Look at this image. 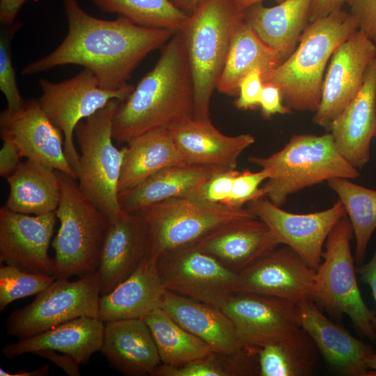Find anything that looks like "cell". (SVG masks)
I'll list each match as a JSON object with an SVG mask.
<instances>
[{"label":"cell","mask_w":376,"mask_h":376,"mask_svg":"<svg viewBox=\"0 0 376 376\" xmlns=\"http://www.w3.org/2000/svg\"><path fill=\"white\" fill-rule=\"evenodd\" d=\"M62 2L68 22L65 37L54 51L24 66L22 75L77 65L91 70L101 88L123 89L130 86L127 81L138 65L175 33L139 25L121 16L111 20L95 17L77 0Z\"/></svg>","instance_id":"1"},{"label":"cell","mask_w":376,"mask_h":376,"mask_svg":"<svg viewBox=\"0 0 376 376\" xmlns=\"http://www.w3.org/2000/svg\"><path fill=\"white\" fill-rule=\"evenodd\" d=\"M194 116V88L181 32L162 47L154 68L120 102L113 125V139L127 143L146 132L169 129Z\"/></svg>","instance_id":"2"},{"label":"cell","mask_w":376,"mask_h":376,"mask_svg":"<svg viewBox=\"0 0 376 376\" xmlns=\"http://www.w3.org/2000/svg\"><path fill=\"white\" fill-rule=\"evenodd\" d=\"M357 30L354 17L342 8L310 22L295 51L263 83L276 85L290 110L315 112L328 62L336 47Z\"/></svg>","instance_id":"3"},{"label":"cell","mask_w":376,"mask_h":376,"mask_svg":"<svg viewBox=\"0 0 376 376\" xmlns=\"http://www.w3.org/2000/svg\"><path fill=\"white\" fill-rule=\"evenodd\" d=\"M248 160L270 172L262 188L265 196L279 207L305 188L334 178L353 180L360 175L340 153L331 132L295 134L270 156L250 157Z\"/></svg>","instance_id":"4"},{"label":"cell","mask_w":376,"mask_h":376,"mask_svg":"<svg viewBox=\"0 0 376 376\" xmlns=\"http://www.w3.org/2000/svg\"><path fill=\"white\" fill-rule=\"evenodd\" d=\"M243 13L231 0H205L181 31L194 88V118H210V103Z\"/></svg>","instance_id":"5"},{"label":"cell","mask_w":376,"mask_h":376,"mask_svg":"<svg viewBox=\"0 0 376 376\" xmlns=\"http://www.w3.org/2000/svg\"><path fill=\"white\" fill-rule=\"evenodd\" d=\"M61 197L55 211L60 228L52 242L56 279L98 271L109 221L84 194L77 179L56 171Z\"/></svg>","instance_id":"6"},{"label":"cell","mask_w":376,"mask_h":376,"mask_svg":"<svg viewBox=\"0 0 376 376\" xmlns=\"http://www.w3.org/2000/svg\"><path fill=\"white\" fill-rule=\"evenodd\" d=\"M120 102L111 100L80 121L75 130L80 151L79 187L109 221L124 212L119 204L118 183L125 147L117 148L113 139V119Z\"/></svg>","instance_id":"7"},{"label":"cell","mask_w":376,"mask_h":376,"mask_svg":"<svg viewBox=\"0 0 376 376\" xmlns=\"http://www.w3.org/2000/svg\"><path fill=\"white\" fill-rule=\"evenodd\" d=\"M353 230L347 215L330 232L315 269L312 300L334 317L343 314L363 337L376 338V316L362 298L356 278L350 241Z\"/></svg>","instance_id":"8"},{"label":"cell","mask_w":376,"mask_h":376,"mask_svg":"<svg viewBox=\"0 0 376 376\" xmlns=\"http://www.w3.org/2000/svg\"><path fill=\"white\" fill-rule=\"evenodd\" d=\"M135 212L142 217L146 227V257L154 260L195 244L224 224L256 217L246 207H232L196 197L173 198Z\"/></svg>","instance_id":"9"},{"label":"cell","mask_w":376,"mask_h":376,"mask_svg":"<svg viewBox=\"0 0 376 376\" xmlns=\"http://www.w3.org/2000/svg\"><path fill=\"white\" fill-rule=\"evenodd\" d=\"M68 279H56L31 304L13 311L6 320L8 334L21 340L77 318H99L98 272Z\"/></svg>","instance_id":"10"},{"label":"cell","mask_w":376,"mask_h":376,"mask_svg":"<svg viewBox=\"0 0 376 376\" xmlns=\"http://www.w3.org/2000/svg\"><path fill=\"white\" fill-rule=\"evenodd\" d=\"M39 103L52 123L63 133L66 157L76 175L79 154L75 144V130L82 120L94 114L112 100H125L134 87L110 91L101 88L94 74L84 68L62 81H39Z\"/></svg>","instance_id":"11"},{"label":"cell","mask_w":376,"mask_h":376,"mask_svg":"<svg viewBox=\"0 0 376 376\" xmlns=\"http://www.w3.org/2000/svg\"><path fill=\"white\" fill-rule=\"evenodd\" d=\"M156 268L166 290L221 307L237 291L238 274L194 244L159 256Z\"/></svg>","instance_id":"12"},{"label":"cell","mask_w":376,"mask_h":376,"mask_svg":"<svg viewBox=\"0 0 376 376\" xmlns=\"http://www.w3.org/2000/svg\"><path fill=\"white\" fill-rule=\"evenodd\" d=\"M376 55V44L357 30L333 52L324 74L313 122L329 131L336 118L361 89Z\"/></svg>","instance_id":"13"},{"label":"cell","mask_w":376,"mask_h":376,"mask_svg":"<svg viewBox=\"0 0 376 376\" xmlns=\"http://www.w3.org/2000/svg\"><path fill=\"white\" fill-rule=\"evenodd\" d=\"M242 347L258 349L301 327L297 304L266 295L235 292L220 307Z\"/></svg>","instance_id":"14"},{"label":"cell","mask_w":376,"mask_h":376,"mask_svg":"<svg viewBox=\"0 0 376 376\" xmlns=\"http://www.w3.org/2000/svg\"><path fill=\"white\" fill-rule=\"evenodd\" d=\"M246 207L268 226L280 244L290 247L314 269L321 263L330 232L347 215L339 199L328 209L308 214L285 211L264 197L248 203Z\"/></svg>","instance_id":"15"},{"label":"cell","mask_w":376,"mask_h":376,"mask_svg":"<svg viewBox=\"0 0 376 376\" xmlns=\"http://www.w3.org/2000/svg\"><path fill=\"white\" fill-rule=\"evenodd\" d=\"M0 132L2 139L16 145L22 157L77 179L65 152L63 133L45 114L38 100H25L15 111L3 110Z\"/></svg>","instance_id":"16"},{"label":"cell","mask_w":376,"mask_h":376,"mask_svg":"<svg viewBox=\"0 0 376 376\" xmlns=\"http://www.w3.org/2000/svg\"><path fill=\"white\" fill-rule=\"evenodd\" d=\"M55 212L31 216L0 209V262L29 273L54 276L48 254L56 220Z\"/></svg>","instance_id":"17"},{"label":"cell","mask_w":376,"mask_h":376,"mask_svg":"<svg viewBox=\"0 0 376 376\" xmlns=\"http://www.w3.org/2000/svg\"><path fill=\"white\" fill-rule=\"evenodd\" d=\"M237 274L236 292L274 296L296 304L312 300L315 269L286 245L278 246Z\"/></svg>","instance_id":"18"},{"label":"cell","mask_w":376,"mask_h":376,"mask_svg":"<svg viewBox=\"0 0 376 376\" xmlns=\"http://www.w3.org/2000/svg\"><path fill=\"white\" fill-rule=\"evenodd\" d=\"M301 326L318 352L336 373L345 376H374L368 361L372 347L326 317L313 300L297 304Z\"/></svg>","instance_id":"19"},{"label":"cell","mask_w":376,"mask_h":376,"mask_svg":"<svg viewBox=\"0 0 376 376\" xmlns=\"http://www.w3.org/2000/svg\"><path fill=\"white\" fill-rule=\"evenodd\" d=\"M194 245L239 273L280 244L268 226L256 217L224 224Z\"/></svg>","instance_id":"20"},{"label":"cell","mask_w":376,"mask_h":376,"mask_svg":"<svg viewBox=\"0 0 376 376\" xmlns=\"http://www.w3.org/2000/svg\"><path fill=\"white\" fill-rule=\"evenodd\" d=\"M376 130V55L363 84L333 121L329 132L340 153L357 169L370 160V143Z\"/></svg>","instance_id":"21"},{"label":"cell","mask_w":376,"mask_h":376,"mask_svg":"<svg viewBox=\"0 0 376 376\" xmlns=\"http://www.w3.org/2000/svg\"><path fill=\"white\" fill-rule=\"evenodd\" d=\"M168 130L181 157L189 164L235 169L240 155L255 142L250 134H222L210 118L192 117Z\"/></svg>","instance_id":"22"},{"label":"cell","mask_w":376,"mask_h":376,"mask_svg":"<svg viewBox=\"0 0 376 376\" xmlns=\"http://www.w3.org/2000/svg\"><path fill=\"white\" fill-rule=\"evenodd\" d=\"M147 244L146 227L137 212H123L109 221L97 271L101 296L133 274L146 256Z\"/></svg>","instance_id":"23"},{"label":"cell","mask_w":376,"mask_h":376,"mask_svg":"<svg viewBox=\"0 0 376 376\" xmlns=\"http://www.w3.org/2000/svg\"><path fill=\"white\" fill-rule=\"evenodd\" d=\"M101 352L110 366L127 376H146L162 363L143 318L105 322Z\"/></svg>","instance_id":"24"},{"label":"cell","mask_w":376,"mask_h":376,"mask_svg":"<svg viewBox=\"0 0 376 376\" xmlns=\"http://www.w3.org/2000/svg\"><path fill=\"white\" fill-rule=\"evenodd\" d=\"M105 323L99 318H79L37 335L9 343L2 347L7 359L41 350H55L70 354L81 364L87 363L91 356L101 351Z\"/></svg>","instance_id":"25"},{"label":"cell","mask_w":376,"mask_h":376,"mask_svg":"<svg viewBox=\"0 0 376 376\" xmlns=\"http://www.w3.org/2000/svg\"><path fill=\"white\" fill-rule=\"evenodd\" d=\"M166 290L156 268L155 260L145 257L127 279L100 299L99 319L103 322L143 318L159 308Z\"/></svg>","instance_id":"26"},{"label":"cell","mask_w":376,"mask_h":376,"mask_svg":"<svg viewBox=\"0 0 376 376\" xmlns=\"http://www.w3.org/2000/svg\"><path fill=\"white\" fill-rule=\"evenodd\" d=\"M160 308L212 351L233 352L242 348L233 322L219 307L166 290Z\"/></svg>","instance_id":"27"},{"label":"cell","mask_w":376,"mask_h":376,"mask_svg":"<svg viewBox=\"0 0 376 376\" xmlns=\"http://www.w3.org/2000/svg\"><path fill=\"white\" fill-rule=\"evenodd\" d=\"M312 0H285L273 7L255 3L243 11V18L283 61L297 47L310 23Z\"/></svg>","instance_id":"28"},{"label":"cell","mask_w":376,"mask_h":376,"mask_svg":"<svg viewBox=\"0 0 376 376\" xmlns=\"http://www.w3.org/2000/svg\"><path fill=\"white\" fill-rule=\"evenodd\" d=\"M220 168L189 163L168 166L120 191L118 200L121 210L131 212L173 198H196L203 184Z\"/></svg>","instance_id":"29"},{"label":"cell","mask_w":376,"mask_h":376,"mask_svg":"<svg viewBox=\"0 0 376 376\" xmlns=\"http://www.w3.org/2000/svg\"><path fill=\"white\" fill-rule=\"evenodd\" d=\"M6 180L9 185V194L3 206L6 209L33 215L56 211L61 186L54 169L26 159Z\"/></svg>","instance_id":"30"},{"label":"cell","mask_w":376,"mask_h":376,"mask_svg":"<svg viewBox=\"0 0 376 376\" xmlns=\"http://www.w3.org/2000/svg\"><path fill=\"white\" fill-rule=\"evenodd\" d=\"M282 62L279 54L243 18L234 31L217 89L225 95H237L240 81L249 72L260 69L263 80Z\"/></svg>","instance_id":"31"},{"label":"cell","mask_w":376,"mask_h":376,"mask_svg":"<svg viewBox=\"0 0 376 376\" xmlns=\"http://www.w3.org/2000/svg\"><path fill=\"white\" fill-rule=\"evenodd\" d=\"M125 147L119 193L139 185L168 166L187 163L179 153L168 129H157L142 134L131 139Z\"/></svg>","instance_id":"32"},{"label":"cell","mask_w":376,"mask_h":376,"mask_svg":"<svg viewBox=\"0 0 376 376\" xmlns=\"http://www.w3.org/2000/svg\"><path fill=\"white\" fill-rule=\"evenodd\" d=\"M313 339L301 327L258 349L260 376H307L317 365Z\"/></svg>","instance_id":"33"},{"label":"cell","mask_w":376,"mask_h":376,"mask_svg":"<svg viewBox=\"0 0 376 376\" xmlns=\"http://www.w3.org/2000/svg\"><path fill=\"white\" fill-rule=\"evenodd\" d=\"M143 319L151 331L164 364L182 365L212 351L205 342L182 327L160 307Z\"/></svg>","instance_id":"34"},{"label":"cell","mask_w":376,"mask_h":376,"mask_svg":"<svg viewBox=\"0 0 376 376\" xmlns=\"http://www.w3.org/2000/svg\"><path fill=\"white\" fill-rule=\"evenodd\" d=\"M327 183L345 207L355 238L354 260L361 265L371 236L376 230V190L346 178H334Z\"/></svg>","instance_id":"35"},{"label":"cell","mask_w":376,"mask_h":376,"mask_svg":"<svg viewBox=\"0 0 376 376\" xmlns=\"http://www.w3.org/2000/svg\"><path fill=\"white\" fill-rule=\"evenodd\" d=\"M151 376H260L258 349L242 347L233 352L211 351L206 356L180 365L161 363Z\"/></svg>","instance_id":"36"},{"label":"cell","mask_w":376,"mask_h":376,"mask_svg":"<svg viewBox=\"0 0 376 376\" xmlns=\"http://www.w3.org/2000/svg\"><path fill=\"white\" fill-rule=\"evenodd\" d=\"M101 11L118 14L141 26L174 33L185 28L189 15L170 0H91Z\"/></svg>","instance_id":"37"},{"label":"cell","mask_w":376,"mask_h":376,"mask_svg":"<svg viewBox=\"0 0 376 376\" xmlns=\"http://www.w3.org/2000/svg\"><path fill=\"white\" fill-rule=\"evenodd\" d=\"M56 279L52 275L24 272L13 265H0V309L18 299L38 295Z\"/></svg>","instance_id":"38"},{"label":"cell","mask_w":376,"mask_h":376,"mask_svg":"<svg viewBox=\"0 0 376 376\" xmlns=\"http://www.w3.org/2000/svg\"><path fill=\"white\" fill-rule=\"evenodd\" d=\"M0 36V90L7 101V109L17 110L24 104L16 80L15 70L11 56V40L19 28V24L6 27Z\"/></svg>","instance_id":"39"},{"label":"cell","mask_w":376,"mask_h":376,"mask_svg":"<svg viewBox=\"0 0 376 376\" xmlns=\"http://www.w3.org/2000/svg\"><path fill=\"white\" fill-rule=\"evenodd\" d=\"M270 172L262 169L257 172L244 170L239 172L234 179L231 195L228 206L244 207V204L265 197V192L260 185L270 176Z\"/></svg>","instance_id":"40"},{"label":"cell","mask_w":376,"mask_h":376,"mask_svg":"<svg viewBox=\"0 0 376 376\" xmlns=\"http://www.w3.org/2000/svg\"><path fill=\"white\" fill-rule=\"evenodd\" d=\"M240 171L220 168L203 184L197 197L203 201L227 205L232 191L234 179Z\"/></svg>","instance_id":"41"},{"label":"cell","mask_w":376,"mask_h":376,"mask_svg":"<svg viewBox=\"0 0 376 376\" xmlns=\"http://www.w3.org/2000/svg\"><path fill=\"white\" fill-rule=\"evenodd\" d=\"M263 85V73L260 69L249 72L240 82L235 107L241 110L254 109L259 107Z\"/></svg>","instance_id":"42"},{"label":"cell","mask_w":376,"mask_h":376,"mask_svg":"<svg viewBox=\"0 0 376 376\" xmlns=\"http://www.w3.org/2000/svg\"><path fill=\"white\" fill-rule=\"evenodd\" d=\"M358 29L376 44V0H347Z\"/></svg>","instance_id":"43"},{"label":"cell","mask_w":376,"mask_h":376,"mask_svg":"<svg viewBox=\"0 0 376 376\" xmlns=\"http://www.w3.org/2000/svg\"><path fill=\"white\" fill-rule=\"evenodd\" d=\"M283 101L281 90L276 85L264 84L259 107L265 118H269L275 114L290 113L291 110L283 104Z\"/></svg>","instance_id":"44"},{"label":"cell","mask_w":376,"mask_h":376,"mask_svg":"<svg viewBox=\"0 0 376 376\" xmlns=\"http://www.w3.org/2000/svg\"><path fill=\"white\" fill-rule=\"evenodd\" d=\"M3 140L0 150V175L7 178L18 167L22 157L18 148L12 141Z\"/></svg>","instance_id":"45"},{"label":"cell","mask_w":376,"mask_h":376,"mask_svg":"<svg viewBox=\"0 0 376 376\" xmlns=\"http://www.w3.org/2000/svg\"><path fill=\"white\" fill-rule=\"evenodd\" d=\"M40 357L48 359L57 367L62 369L68 376H80L79 365L81 364L72 356L61 353L58 354L55 350H41L36 353Z\"/></svg>","instance_id":"46"},{"label":"cell","mask_w":376,"mask_h":376,"mask_svg":"<svg viewBox=\"0 0 376 376\" xmlns=\"http://www.w3.org/2000/svg\"><path fill=\"white\" fill-rule=\"evenodd\" d=\"M347 0H312L310 22L324 17L332 12L340 9Z\"/></svg>","instance_id":"47"},{"label":"cell","mask_w":376,"mask_h":376,"mask_svg":"<svg viewBox=\"0 0 376 376\" xmlns=\"http://www.w3.org/2000/svg\"><path fill=\"white\" fill-rule=\"evenodd\" d=\"M26 0H0V24L3 27L13 25Z\"/></svg>","instance_id":"48"},{"label":"cell","mask_w":376,"mask_h":376,"mask_svg":"<svg viewBox=\"0 0 376 376\" xmlns=\"http://www.w3.org/2000/svg\"><path fill=\"white\" fill-rule=\"evenodd\" d=\"M361 280L371 288L376 303V249L371 259L357 269Z\"/></svg>","instance_id":"49"},{"label":"cell","mask_w":376,"mask_h":376,"mask_svg":"<svg viewBox=\"0 0 376 376\" xmlns=\"http://www.w3.org/2000/svg\"><path fill=\"white\" fill-rule=\"evenodd\" d=\"M49 373V366L48 365H45L39 368L31 371L20 370L13 374L6 372L3 368H0L1 376H46Z\"/></svg>","instance_id":"50"},{"label":"cell","mask_w":376,"mask_h":376,"mask_svg":"<svg viewBox=\"0 0 376 376\" xmlns=\"http://www.w3.org/2000/svg\"><path fill=\"white\" fill-rule=\"evenodd\" d=\"M171 3L178 9L191 15L196 9L205 0H170Z\"/></svg>","instance_id":"51"},{"label":"cell","mask_w":376,"mask_h":376,"mask_svg":"<svg viewBox=\"0 0 376 376\" xmlns=\"http://www.w3.org/2000/svg\"><path fill=\"white\" fill-rule=\"evenodd\" d=\"M237 10L242 12L245 10L249 6L262 2L263 0H231ZM279 3L284 1L285 0H276Z\"/></svg>","instance_id":"52"},{"label":"cell","mask_w":376,"mask_h":376,"mask_svg":"<svg viewBox=\"0 0 376 376\" xmlns=\"http://www.w3.org/2000/svg\"><path fill=\"white\" fill-rule=\"evenodd\" d=\"M368 367L373 372L374 376H376V353L370 358Z\"/></svg>","instance_id":"53"},{"label":"cell","mask_w":376,"mask_h":376,"mask_svg":"<svg viewBox=\"0 0 376 376\" xmlns=\"http://www.w3.org/2000/svg\"><path fill=\"white\" fill-rule=\"evenodd\" d=\"M375 138L376 139V130H375Z\"/></svg>","instance_id":"54"}]
</instances>
